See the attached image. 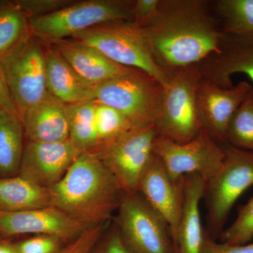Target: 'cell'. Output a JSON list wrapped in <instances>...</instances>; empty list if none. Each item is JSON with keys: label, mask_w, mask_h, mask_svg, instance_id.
<instances>
[{"label": "cell", "mask_w": 253, "mask_h": 253, "mask_svg": "<svg viewBox=\"0 0 253 253\" xmlns=\"http://www.w3.org/2000/svg\"><path fill=\"white\" fill-rule=\"evenodd\" d=\"M143 30L155 61L169 78L219 52L221 31L212 1L160 0L157 14Z\"/></svg>", "instance_id": "6da1fadb"}, {"label": "cell", "mask_w": 253, "mask_h": 253, "mask_svg": "<svg viewBox=\"0 0 253 253\" xmlns=\"http://www.w3.org/2000/svg\"><path fill=\"white\" fill-rule=\"evenodd\" d=\"M52 207L85 229L106 224L123 195L115 176L92 151L82 153L64 176L50 188Z\"/></svg>", "instance_id": "7a4b0ae2"}, {"label": "cell", "mask_w": 253, "mask_h": 253, "mask_svg": "<svg viewBox=\"0 0 253 253\" xmlns=\"http://www.w3.org/2000/svg\"><path fill=\"white\" fill-rule=\"evenodd\" d=\"M67 40L94 48L118 64L147 73L163 87L169 83V78L153 57L144 30L132 21L102 23Z\"/></svg>", "instance_id": "3957f363"}, {"label": "cell", "mask_w": 253, "mask_h": 253, "mask_svg": "<svg viewBox=\"0 0 253 253\" xmlns=\"http://www.w3.org/2000/svg\"><path fill=\"white\" fill-rule=\"evenodd\" d=\"M224 161L219 171L206 181L204 198L207 209L206 231L217 240L232 208L245 191L253 185V153L231 145H221Z\"/></svg>", "instance_id": "277c9868"}, {"label": "cell", "mask_w": 253, "mask_h": 253, "mask_svg": "<svg viewBox=\"0 0 253 253\" xmlns=\"http://www.w3.org/2000/svg\"><path fill=\"white\" fill-rule=\"evenodd\" d=\"M202 79L199 64L183 68L163 87L154 126L158 136L178 143L192 140L202 126L196 110V91Z\"/></svg>", "instance_id": "5b68a950"}, {"label": "cell", "mask_w": 253, "mask_h": 253, "mask_svg": "<svg viewBox=\"0 0 253 253\" xmlns=\"http://www.w3.org/2000/svg\"><path fill=\"white\" fill-rule=\"evenodd\" d=\"M134 1L88 0L73 4L45 16L29 18L32 36L46 42L70 39L102 23L131 21Z\"/></svg>", "instance_id": "8992f818"}, {"label": "cell", "mask_w": 253, "mask_h": 253, "mask_svg": "<svg viewBox=\"0 0 253 253\" xmlns=\"http://www.w3.org/2000/svg\"><path fill=\"white\" fill-rule=\"evenodd\" d=\"M116 219L131 253H175L167 221L139 192L123 193Z\"/></svg>", "instance_id": "52a82bcc"}, {"label": "cell", "mask_w": 253, "mask_h": 253, "mask_svg": "<svg viewBox=\"0 0 253 253\" xmlns=\"http://www.w3.org/2000/svg\"><path fill=\"white\" fill-rule=\"evenodd\" d=\"M163 86L147 73L134 69L129 74L94 86L95 102L114 108L134 127L154 125Z\"/></svg>", "instance_id": "ba28073f"}, {"label": "cell", "mask_w": 253, "mask_h": 253, "mask_svg": "<svg viewBox=\"0 0 253 253\" xmlns=\"http://www.w3.org/2000/svg\"><path fill=\"white\" fill-rule=\"evenodd\" d=\"M32 36L0 61L20 118L44 99L46 86L44 45Z\"/></svg>", "instance_id": "9c48e42d"}, {"label": "cell", "mask_w": 253, "mask_h": 253, "mask_svg": "<svg viewBox=\"0 0 253 253\" xmlns=\"http://www.w3.org/2000/svg\"><path fill=\"white\" fill-rule=\"evenodd\" d=\"M154 153L162 161L173 181L198 174L207 181L220 169L224 158L221 145L204 127L192 140L178 143L157 136Z\"/></svg>", "instance_id": "30bf717a"}, {"label": "cell", "mask_w": 253, "mask_h": 253, "mask_svg": "<svg viewBox=\"0 0 253 253\" xmlns=\"http://www.w3.org/2000/svg\"><path fill=\"white\" fill-rule=\"evenodd\" d=\"M158 134L154 125L136 127L96 151L124 193L138 191L143 174L154 156Z\"/></svg>", "instance_id": "8fae6325"}, {"label": "cell", "mask_w": 253, "mask_h": 253, "mask_svg": "<svg viewBox=\"0 0 253 253\" xmlns=\"http://www.w3.org/2000/svg\"><path fill=\"white\" fill-rule=\"evenodd\" d=\"M251 88L246 82L224 88L206 80L200 81L196 91L198 116L201 126L218 144H226L231 118Z\"/></svg>", "instance_id": "7c38bea8"}, {"label": "cell", "mask_w": 253, "mask_h": 253, "mask_svg": "<svg viewBox=\"0 0 253 253\" xmlns=\"http://www.w3.org/2000/svg\"><path fill=\"white\" fill-rule=\"evenodd\" d=\"M81 154L69 139L56 142L27 141L18 175L50 189L62 179Z\"/></svg>", "instance_id": "4fadbf2b"}, {"label": "cell", "mask_w": 253, "mask_h": 253, "mask_svg": "<svg viewBox=\"0 0 253 253\" xmlns=\"http://www.w3.org/2000/svg\"><path fill=\"white\" fill-rule=\"evenodd\" d=\"M219 52L211 54L199 63L202 79L221 87L229 88L232 76L241 73L253 83V33L229 34L221 32Z\"/></svg>", "instance_id": "5bb4252c"}, {"label": "cell", "mask_w": 253, "mask_h": 253, "mask_svg": "<svg viewBox=\"0 0 253 253\" xmlns=\"http://www.w3.org/2000/svg\"><path fill=\"white\" fill-rule=\"evenodd\" d=\"M85 228L54 207L20 211H0V234L6 236L37 234L74 240Z\"/></svg>", "instance_id": "9a60e30c"}, {"label": "cell", "mask_w": 253, "mask_h": 253, "mask_svg": "<svg viewBox=\"0 0 253 253\" xmlns=\"http://www.w3.org/2000/svg\"><path fill=\"white\" fill-rule=\"evenodd\" d=\"M184 176L179 180L173 181L161 160L154 154L138 188V191L167 221L173 244L182 208Z\"/></svg>", "instance_id": "2e32d148"}, {"label": "cell", "mask_w": 253, "mask_h": 253, "mask_svg": "<svg viewBox=\"0 0 253 253\" xmlns=\"http://www.w3.org/2000/svg\"><path fill=\"white\" fill-rule=\"evenodd\" d=\"M61 56L84 81L92 86L104 84L134 71L111 61L94 48L70 41L53 42Z\"/></svg>", "instance_id": "e0dca14e"}, {"label": "cell", "mask_w": 253, "mask_h": 253, "mask_svg": "<svg viewBox=\"0 0 253 253\" xmlns=\"http://www.w3.org/2000/svg\"><path fill=\"white\" fill-rule=\"evenodd\" d=\"M206 180L198 174L184 176L180 219L174 242L175 253H201L205 229L200 205L204 199Z\"/></svg>", "instance_id": "ac0fdd59"}, {"label": "cell", "mask_w": 253, "mask_h": 253, "mask_svg": "<svg viewBox=\"0 0 253 253\" xmlns=\"http://www.w3.org/2000/svg\"><path fill=\"white\" fill-rule=\"evenodd\" d=\"M21 120L27 141L56 142L69 139L66 104L50 92Z\"/></svg>", "instance_id": "d6986e66"}, {"label": "cell", "mask_w": 253, "mask_h": 253, "mask_svg": "<svg viewBox=\"0 0 253 253\" xmlns=\"http://www.w3.org/2000/svg\"><path fill=\"white\" fill-rule=\"evenodd\" d=\"M46 86L65 104L94 99V86L83 79L52 44L44 46Z\"/></svg>", "instance_id": "ffe728a7"}, {"label": "cell", "mask_w": 253, "mask_h": 253, "mask_svg": "<svg viewBox=\"0 0 253 253\" xmlns=\"http://www.w3.org/2000/svg\"><path fill=\"white\" fill-rule=\"evenodd\" d=\"M52 207L49 189L21 176L0 177V211L20 212Z\"/></svg>", "instance_id": "44dd1931"}, {"label": "cell", "mask_w": 253, "mask_h": 253, "mask_svg": "<svg viewBox=\"0 0 253 253\" xmlns=\"http://www.w3.org/2000/svg\"><path fill=\"white\" fill-rule=\"evenodd\" d=\"M24 138L19 115L0 111V177L13 176L19 171Z\"/></svg>", "instance_id": "7402d4cb"}, {"label": "cell", "mask_w": 253, "mask_h": 253, "mask_svg": "<svg viewBox=\"0 0 253 253\" xmlns=\"http://www.w3.org/2000/svg\"><path fill=\"white\" fill-rule=\"evenodd\" d=\"M29 18L15 1H0V61L31 38Z\"/></svg>", "instance_id": "603a6c76"}, {"label": "cell", "mask_w": 253, "mask_h": 253, "mask_svg": "<svg viewBox=\"0 0 253 253\" xmlns=\"http://www.w3.org/2000/svg\"><path fill=\"white\" fill-rule=\"evenodd\" d=\"M69 139L80 151H93L96 146L95 101H83L66 104Z\"/></svg>", "instance_id": "cb8c5ba5"}, {"label": "cell", "mask_w": 253, "mask_h": 253, "mask_svg": "<svg viewBox=\"0 0 253 253\" xmlns=\"http://www.w3.org/2000/svg\"><path fill=\"white\" fill-rule=\"evenodd\" d=\"M212 8L222 33H253V0H217Z\"/></svg>", "instance_id": "d4e9b609"}, {"label": "cell", "mask_w": 253, "mask_h": 253, "mask_svg": "<svg viewBox=\"0 0 253 253\" xmlns=\"http://www.w3.org/2000/svg\"><path fill=\"white\" fill-rule=\"evenodd\" d=\"M134 128L129 119L118 110L95 102L96 146L92 152L113 144Z\"/></svg>", "instance_id": "484cf974"}, {"label": "cell", "mask_w": 253, "mask_h": 253, "mask_svg": "<svg viewBox=\"0 0 253 253\" xmlns=\"http://www.w3.org/2000/svg\"><path fill=\"white\" fill-rule=\"evenodd\" d=\"M226 144L253 153V86L231 118Z\"/></svg>", "instance_id": "4316f807"}, {"label": "cell", "mask_w": 253, "mask_h": 253, "mask_svg": "<svg viewBox=\"0 0 253 253\" xmlns=\"http://www.w3.org/2000/svg\"><path fill=\"white\" fill-rule=\"evenodd\" d=\"M220 242L231 245L249 244L253 239V196L239 211L234 222L224 229Z\"/></svg>", "instance_id": "83f0119b"}, {"label": "cell", "mask_w": 253, "mask_h": 253, "mask_svg": "<svg viewBox=\"0 0 253 253\" xmlns=\"http://www.w3.org/2000/svg\"><path fill=\"white\" fill-rule=\"evenodd\" d=\"M28 18L51 14L74 2L71 0H16Z\"/></svg>", "instance_id": "f1b7e54d"}, {"label": "cell", "mask_w": 253, "mask_h": 253, "mask_svg": "<svg viewBox=\"0 0 253 253\" xmlns=\"http://www.w3.org/2000/svg\"><path fill=\"white\" fill-rule=\"evenodd\" d=\"M62 241L56 236L38 235L15 246L18 253H58Z\"/></svg>", "instance_id": "f546056e"}, {"label": "cell", "mask_w": 253, "mask_h": 253, "mask_svg": "<svg viewBox=\"0 0 253 253\" xmlns=\"http://www.w3.org/2000/svg\"><path fill=\"white\" fill-rule=\"evenodd\" d=\"M105 224L86 229L58 253H89L103 235Z\"/></svg>", "instance_id": "4dcf8cb0"}, {"label": "cell", "mask_w": 253, "mask_h": 253, "mask_svg": "<svg viewBox=\"0 0 253 253\" xmlns=\"http://www.w3.org/2000/svg\"><path fill=\"white\" fill-rule=\"evenodd\" d=\"M89 253H131L121 237L117 224L101 236Z\"/></svg>", "instance_id": "1f68e13d"}, {"label": "cell", "mask_w": 253, "mask_h": 253, "mask_svg": "<svg viewBox=\"0 0 253 253\" xmlns=\"http://www.w3.org/2000/svg\"><path fill=\"white\" fill-rule=\"evenodd\" d=\"M160 0H136L131 9L133 21L144 28L149 24L157 14Z\"/></svg>", "instance_id": "d6a6232c"}, {"label": "cell", "mask_w": 253, "mask_h": 253, "mask_svg": "<svg viewBox=\"0 0 253 253\" xmlns=\"http://www.w3.org/2000/svg\"><path fill=\"white\" fill-rule=\"evenodd\" d=\"M201 253H253V241L245 245L217 242L205 229Z\"/></svg>", "instance_id": "836d02e7"}, {"label": "cell", "mask_w": 253, "mask_h": 253, "mask_svg": "<svg viewBox=\"0 0 253 253\" xmlns=\"http://www.w3.org/2000/svg\"><path fill=\"white\" fill-rule=\"evenodd\" d=\"M0 111L18 113L14 99L6 83L1 66H0Z\"/></svg>", "instance_id": "e575fe53"}, {"label": "cell", "mask_w": 253, "mask_h": 253, "mask_svg": "<svg viewBox=\"0 0 253 253\" xmlns=\"http://www.w3.org/2000/svg\"><path fill=\"white\" fill-rule=\"evenodd\" d=\"M0 253H18L16 246L4 243L0 244Z\"/></svg>", "instance_id": "d590c367"}]
</instances>
